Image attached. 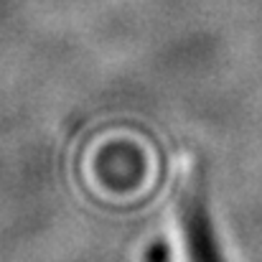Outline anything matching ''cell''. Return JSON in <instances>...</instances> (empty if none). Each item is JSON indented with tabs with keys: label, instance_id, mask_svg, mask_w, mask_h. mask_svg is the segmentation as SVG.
I'll return each mask as SVG.
<instances>
[{
	"label": "cell",
	"instance_id": "obj_1",
	"mask_svg": "<svg viewBox=\"0 0 262 262\" xmlns=\"http://www.w3.org/2000/svg\"><path fill=\"white\" fill-rule=\"evenodd\" d=\"M178 224H181V237H183L188 262H224L219 255V245H216L209 211H206L201 168L191 156H183L181 161Z\"/></svg>",
	"mask_w": 262,
	"mask_h": 262
}]
</instances>
